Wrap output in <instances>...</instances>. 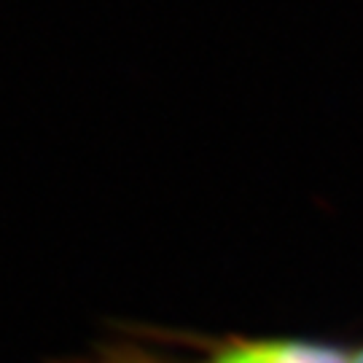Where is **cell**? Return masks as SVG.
<instances>
[{
  "mask_svg": "<svg viewBox=\"0 0 363 363\" xmlns=\"http://www.w3.org/2000/svg\"><path fill=\"white\" fill-rule=\"evenodd\" d=\"M76 363H358L355 347L312 339L118 337Z\"/></svg>",
  "mask_w": 363,
  "mask_h": 363,
  "instance_id": "cell-1",
  "label": "cell"
}]
</instances>
